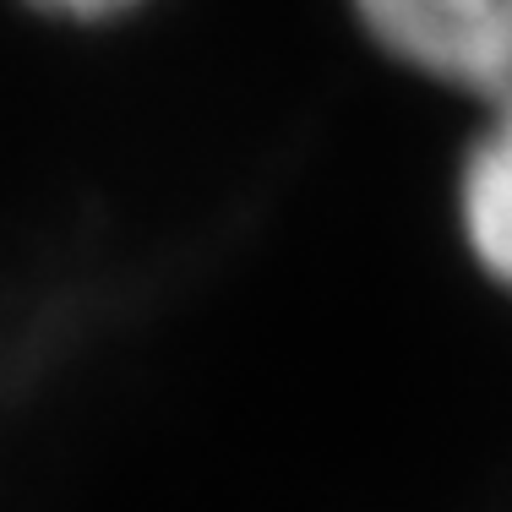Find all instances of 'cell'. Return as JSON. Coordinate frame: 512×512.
I'll use <instances>...</instances> for the list:
<instances>
[{
	"mask_svg": "<svg viewBox=\"0 0 512 512\" xmlns=\"http://www.w3.org/2000/svg\"><path fill=\"white\" fill-rule=\"evenodd\" d=\"M458 218L474 262L512 289V99L496 104L491 126L469 148L458 180Z\"/></svg>",
	"mask_w": 512,
	"mask_h": 512,
	"instance_id": "obj_2",
	"label": "cell"
},
{
	"mask_svg": "<svg viewBox=\"0 0 512 512\" xmlns=\"http://www.w3.org/2000/svg\"><path fill=\"white\" fill-rule=\"evenodd\" d=\"M28 6L50 11V17H71V22H109V17L148 6V0H28Z\"/></svg>",
	"mask_w": 512,
	"mask_h": 512,
	"instance_id": "obj_3",
	"label": "cell"
},
{
	"mask_svg": "<svg viewBox=\"0 0 512 512\" xmlns=\"http://www.w3.org/2000/svg\"><path fill=\"white\" fill-rule=\"evenodd\" d=\"M393 60L447 88L512 99V0H349Z\"/></svg>",
	"mask_w": 512,
	"mask_h": 512,
	"instance_id": "obj_1",
	"label": "cell"
}]
</instances>
